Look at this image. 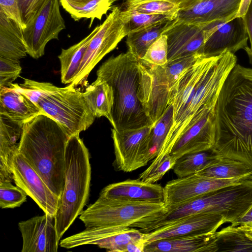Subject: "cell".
<instances>
[{
    "instance_id": "cell-1",
    "label": "cell",
    "mask_w": 252,
    "mask_h": 252,
    "mask_svg": "<svg viewBox=\"0 0 252 252\" xmlns=\"http://www.w3.org/2000/svg\"><path fill=\"white\" fill-rule=\"evenodd\" d=\"M211 150L252 169V69L236 64L221 87L215 107Z\"/></svg>"
},
{
    "instance_id": "cell-2",
    "label": "cell",
    "mask_w": 252,
    "mask_h": 252,
    "mask_svg": "<svg viewBox=\"0 0 252 252\" xmlns=\"http://www.w3.org/2000/svg\"><path fill=\"white\" fill-rule=\"evenodd\" d=\"M70 137L58 122L41 114L25 123L20 142L19 153L60 197L64 182L65 148Z\"/></svg>"
},
{
    "instance_id": "cell-3",
    "label": "cell",
    "mask_w": 252,
    "mask_h": 252,
    "mask_svg": "<svg viewBox=\"0 0 252 252\" xmlns=\"http://www.w3.org/2000/svg\"><path fill=\"white\" fill-rule=\"evenodd\" d=\"M139 63L127 51L110 57L96 72V79L106 82L112 89L111 124L117 131L153 125L138 96Z\"/></svg>"
},
{
    "instance_id": "cell-4",
    "label": "cell",
    "mask_w": 252,
    "mask_h": 252,
    "mask_svg": "<svg viewBox=\"0 0 252 252\" xmlns=\"http://www.w3.org/2000/svg\"><path fill=\"white\" fill-rule=\"evenodd\" d=\"M91 180L89 151L79 135L71 136L65 148L64 186L54 216L60 239L83 211Z\"/></svg>"
},
{
    "instance_id": "cell-5",
    "label": "cell",
    "mask_w": 252,
    "mask_h": 252,
    "mask_svg": "<svg viewBox=\"0 0 252 252\" xmlns=\"http://www.w3.org/2000/svg\"><path fill=\"white\" fill-rule=\"evenodd\" d=\"M252 205V180H246L208 192L175 208L151 224L148 231L202 213L220 215L226 222L231 223L241 218Z\"/></svg>"
},
{
    "instance_id": "cell-6",
    "label": "cell",
    "mask_w": 252,
    "mask_h": 252,
    "mask_svg": "<svg viewBox=\"0 0 252 252\" xmlns=\"http://www.w3.org/2000/svg\"><path fill=\"white\" fill-rule=\"evenodd\" d=\"M234 54L226 52L215 57L196 92L177 125L170 130L156 157L168 154L180 136L195 122L215 109L225 79L237 63Z\"/></svg>"
},
{
    "instance_id": "cell-7",
    "label": "cell",
    "mask_w": 252,
    "mask_h": 252,
    "mask_svg": "<svg viewBox=\"0 0 252 252\" xmlns=\"http://www.w3.org/2000/svg\"><path fill=\"white\" fill-rule=\"evenodd\" d=\"M167 212L164 202L124 201L99 197L82 211L79 219L86 227L124 226L142 230Z\"/></svg>"
},
{
    "instance_id": "cell-8",
    "label": "cell",
    "mask_w": 252,
    "mask_h": 252,
    "mask_svg": "<svg viewBox=\"0 0 252 252\" xmlns=\"http://www.w3.org/2000/svg\"><path fill=\"white\" fill-rule=\"evenodd\" d=\"M36 104L44 114L62 125L69 136L79 135L95 118L83 93L71 84L60 88L46 82Z\"/></svg>"
},
{
    "instance_id": "cell-9",
    "label": "cell",
    "mask_w": 252,
    "mask_h": 252,
    "mask_svg": "<svg viewBox=\"0 0 252 252\" xmlns=\"http://www.w3.org/2000/svg\"><path fill=\"white\" fill-rule=\"evenodd\" d=\"M90 40L83 58L79 72L73 82V86L87 84L90 73L98 63L114 50L128 34L126 17L118 6H114Z\"/></svg>"
},
{
    "instance_id": "cell-10",
    "label": "cell",
    "mask_w": 252,
    "mask_h": 252,
    "mask_svg": "<svg viewBox=\"0 0 252 252\" xmlns=\"http://www.w3.org/2000/svg\"><path fill=\"white\" fill-rule=\"evenodd\" d=\"M59 2V0H46L21 29L27 54L34 59L42 56L47 43L58 40L60 32L65 28Z\"/></svg>"
},
{
    "instance_id": "cell-11",
    "label": "cell",
    "mask_w": 252,
    "mask_h": 252,
    "mask_svg": "<svg viewBox=\"0 0 252 252\" xmlns=\"http://www.w3.org/2000/svg\"><path fill=\"white\" fill-rule=\"evenodd\" d=\"M152 126L117 131L111 129L116 171L130 172L154 159L151 145Z\"/></svg>"
},
{
    "instance_id": "cell-12",
    "label": "cell",
    "mask_w": 252,
    "mask_h": 252,
    "mask_svg": "<svg viewBox=\"0 0 252 252\" xmlns=\"http://www.w3.org/2000/svg\"><path fill=\"white\" fill-rule=\"evenodd\" d=\"M222 22L201 24L177 18L173 20L162 33L167 37L168 62L196 54L201 55L206 41Z\"/></svg>"
},
{
    "instance_id": "cell-13",
    "label": "cell",
    "mask_w": 252,
    "mask_h": 252,
    "mask_svg": "<svg viewBox=\"0 0 252 252\" xmlns=\"http://www.w3.org/2000/svg\"><path fill=\"white\" fill-rule=\"evenodd\" d=\"M139 98L153 125L168 105L170 90L165 66H146L139 62Z\"/></svg>"
},
{
    "instance_id": "cell-14",
    "label": "cell",
    "mask_w": 252,
    "mask_h": 252,
    "mask_svg": "<svg viewBox=\"0 0 252 252\" xmlns=\"http://www.w3.org/2000/svg\"><path fill=\"white\" fill-rule=\"evenodd\" d=\"M246 180L221 179L195 173L168 182L164 188V204L167 212L203 194Z\"/></svg>"
},
{
    "instance_id": "cell-15",
    "label": "cell",
    "mask_w": 252,
    "mask_h": 252,
    "mask_svg": "<svg viewBox=\"0 0 252 252\" xmlns=\"http://www.w3.org/2000/svg\"><path fill=\"white\" fill-rule=\"evenodd\" d=\"M14 182L37 204L45 214L55 216L60 197L55 194L41 177L19 153L12 162Z\"/></svg>"
},
{
    "instance_id": "cell-16",
    "label": "cell",
    "mask_w": 252,
    "mask_h": 252,
    "mask_svg": "<svg viewBox=\"0 0 252 252\" xmlns=\"http://www.w3.org/2000/svg\"><path fill=\"white\" fill-rule=\"evenodd\" d=\"M224 223V218L219 214L202 213L188 216L145 233V245L161 239L215 233Z\"/></svg>"
},
{
    "instance_id": "cell-17",
    "label": "cell",
    "mask_w": 252,
    "mask_h": 252,
    "mask_svg": "<svg viewBox=\"0 0 252 252\" xmlns=\"http://www.w3.org/2000/svg\"><path fill=\"white\" fill-rule=\"evenodd\" d=\"M23 244L22 252H57L60 240L54 217L45 214L18 223Z\"/></svg>"
},
{
    "instance_id": "cell-18",
    "label": "cell",
    "mask_w": 252,
    "mask_h": 252,
    "mask_svg": "<svg viewBox=\"0 0 252 252\" xmlns=\"http://www.w3.org/2000/svg\"><path fill=\"white\" fill-rule=\"evenodd\" d=\"M248 39L243 17H236L219 26L206 41L201 55L210 58L226 52L234 54L248 46Z\"/></svg>"
},
{
    "instance_id": "cell-19",
    "label": "cell",
    "mask_w": 252,
    "mask_h": 252,
    "mask_svg": "<svg viewBox=\"0 0 252 252\" xmlns=\"http://www.w3.org/2000/svg\"><path fill=\"white\" fill-rule=\"evenodd\" d=\"M215 137V109L195 122L178 138L169 154L175 160L189 154L209 150Z\"/></svg>"
},
{
    "instance_id": "cell-20",
    "label": "cell",
    "mask_w": 252,
    "mask_h": 252,
    "mask_svg": "<svg viewBox=\"0 0 252 252\" xmlns=\"http://www.w3.org/2000/svg\"><path fill=\"white\" fill-rule=\"evenodd\" d=\"M214 58H200L179 78L171 89L168 105L172 104L174 115L170 129L177 125L189 105Z\"/></svg>"
},
{
    "instance_id": "cell-21",
    "label": "cell",
    "mask_w": 252,
    "mask_h": 252,
    "mask_svg": "<svg viewBox=\"0 0 252 252\" xmlns=\"http://www.w3.org/2000/svg\"><path fill=\"white\" fill-rule=\"evenodd\" d=\"M99 197L124 201L164 202V188L159 184L127 179L109 184L100 191Z\"/></svg>"
},
{
    "instance_id": "cell-22",
    "label": "cell",
    "mask_w": 252,
    "mask_h": 252,
    "mask_svg": "<svg viewBox=\"0 0 252 252\" xmlns=\"http://www.w3.org/2000/svg\"><path fill=\"white\" fill-rule=\"evenodd\" d=\"M242 0H202L192 7L180 10L177 18L190 23L207 24L228 21L236 17Z\"/></svg>"
},
{
    "instance_id": "cell-23",
    "label": "cell",
    "mask_w": 252,
    "mask_h": 252,
    "mask_svg": "<svg viewBox=\"0 0 252 252\" xmlns=\"http://www.w3.org/2000/svg\"><path fill=\"white\" fill-rule=\"evenodd\" d=\"M24 124L0 114V182H14L12 162L19 153Z\"/></svg>"
},
{
    "instance_id": "cell-24",
    "label": "cell",
    "mask_w": 252,
    "mask_h": 252,
    "mask_svg": "<svg viewBox=\"0 0 252 252\" xmlns=\"http://www.w3.org/2000/svg\"><path fill=\"white\" fill-rule=\"evenodd\" d=\"M216 232L154 241L145 245L144 252H217Z\"/></svg>"
},
{
    "instance_id": "cell-25",
    "label": "cell",
    "mask_w": 252,
    "mask_h": 252,
    "mask_svg": "<svg viewBox=\"0 0 252 252\" xmlns=\"http://www.w3.org/2000/svg\"><path fill=\"white\" fill-rule=\"evenodd\" d=\"M0 114L13 120L25 124L43 114L41 109L12 83L0 87Z\"/></svg>"
},
{
    "instance_id": "cell-26",
    "label": "cell",
    "mask_w": 252,
    "mask_h": 252,
    "mask_svg": "<svg viewBox=\"0 0 252 252\" xmlns=\"http://www.w3.org/2000/svg\"><path fill=\"white\" fill-rule=\"evenodd\" d=\"M27 54L21 28L0 10V57L19 62Z\"/></svg>"
},
{
    "instance_id": "cell-27",
    "label": "cell",
    "mask_w": 252,
    "mask_h": 252,
    "mask_svg": "<svg viewBox=\"0 0 252 252\" xmlns=\"http://www.w3.org/2000/svg\"><path fill=\"white\" fill-rule=\"evenodd\" d=\"M98 25L86 37L69 48L62 49L58 58L61 64L62 83L70 84L77 76L89 43L97 32Z\"/></svg>"
},
{
    "instance_id": "cell-28",
    "label": "cell",
    "mask_w": 252,
    "mask_h": 252,
    "mask_svg": "<svg viewBox=\"0 0 252 252\" xmlns=\"http://www.w3.org/2000/svg\"><path fill=\"white\" fill-rule=\"evenodd\" d=\"M83 93L94 117H105L111 123L114 101L111 87L105 81L96 79Z\"/></svg>"
},
{
    "instance_id": "cell-29",
    "label": "cell",
    "mask_w": 252,
    "mask_h": 252,
    "mask_svg": "<svg viewBox=\"0 0 252 252\" xmlns=\"http://www.w3.org/2000/svg\"><path fill=\"white\" fill-rule=\"evenodd\" d=\"M197 173L217 179L252 180V169L245 163L219 156L211 165Z\"/></svg>"
},
{
    "instance_id": "cell-30",
    "label": "cell",
    "mask_w": 252,
    "mask_h": 252,
    "mask_svg": "<svg viewBox=\"0 0 252 252\" xmlns=\"http://www.w3.org/2000/svg\"><path fill=\"white\" fill-rule=\"evenodd\" d=\"M63 8L75 21L82 18L101 20L112 7L114 0H59Z\"/></svg>"
},
{
    "instance_id": "cell-31",
    "label": "cell",
    "mask_w": 252,
    "mask_h": 252,
    "mask_svg": "<svg viewBox=\"0 0 252 252\" xmlns=\"http://www.w3.org/2000/svg\"><path fill=\"white\" fill-rule=\"evenodd\" d=\"M172 20L129 32L126 40L128 51L137 60H141L150 46L162 34Z\"/></svg>"
},
{
    "instance_id": "cell-32",
    "label": "cell",
    "mask_w": 252,
    "mask_h": 252,
    "mask_svg": "<svg viewBox=\"0 0 252 252\" xmlns=\"http://www.w3.org/2000/svg\"><path fill=\"white\" fill-rule=\"evenodd\" d=\"M218 157L211 149L186 154L177 160L172 169L178 178L184 177L204 170Z\"/></svg>"
},
{
    "instance_id": "cell-33",
    "label": "cell",
    "mask_w": 252,
    "mask_h": 252,
    "mask_svg": "<svg viewBox=\"0 0 252 252\" xmlns=\"http://www.w3.org/2000/svg\"><path fill=\"white\" fill-rule=\"evenodd\" d=\"M217 252H252V240L237 226L229 225L216 232Z\"/></svg>"
},
{
    "instance_id": "cell-34",
    "label": "cell",
    "mask_w": 252,
    "mask_h": 252,
    "mask_svg": "<svg viewBox=\"0 0 252 252\" xmlns=\"http://www.w3.org/2000/svg\"><path fill=\"white\" fill-rule=\"evenodd\" d=\"M145 233L133 227H123L109 237L98 242L96 245L109 252H126L130 243L144 239Z\"/></svg>"
},
{
    "instance_id": "cell-35",
    "label": "cell",
    "mask_w": 252,
    "mask_h": 252,
    "mask_svg": "<svg viewBox=\"0 0 252 252\" xmlns=\"http://www.w3.org/2000/svg\"><path fill=\"white\" fill-rule=\"evenodd\" d=\"M173 107L169 104L160 118L152 126L151 131V152L154 159L160 152L173 123Z\"/></svg>"
},
{
    "instance_id": "cell-36",
    "label": "cell",
    "mask_w": 252,
    "mask_h": 252,
    "mask_svg": "<svg viewBox=\"0 0 252 252\" xmlns=\"http://www.w3.org/2000/svg\"><path fill=\"white\" fill-rule=\"evenodd\" d=\"M125 4V10L139 13L171 15L177 17L180 10L177 5L163 0L126 1Z\"/></svg>"
},
{
    "instance_id": "cell-37",
    "label": "cell",
    "mask_w": 252,
    "mask_h": 252,
    "mask_svg": "<svg viewBox=\"0 0 252 252\" xmlns=\"http://www.w3.org/2000/svg\"><path fill=\"white\" fill-rule=\"evenodd\" d=\"M126 17L128 33L172 20L177 17L171 15L150 14L123 9Z\"/></svg>"
},
{
    "instance_id": "cell-38",
    "label": "cell",
    "mask_w": 252,
    "mask_h": 252,
    "mask_svg": "<svg viewBox=\"0 0 252 252\" xmlns=\"http://www.w3.org/2000/svg\"><path fill=\"white\" fill-rule=\"evenodd\" d=\"M176 161L170 154L156 157L138 179L145 183H155L162 179L167 171L172 169Z\"/></svg>"
},
{
    "instance_id": "cell-39",
    "label": "cell",
    "mask_w": 252,
    "mask_h": 252,
    "mask_svg": "<svg viewBox=\"0 0 252 252\" xmlns=\"http://www.w3.org/2000/svg\"><path fill=\"white\" fill-rule=\"evenodd\" d=\"M167 37L162 34L148 48L143 58L139 61L146 66H163L167 62Z\"/></svg>"
},
{
    "instance_id": "cell-40",
    "label": "cell",
    "mask_w": 252,
    "mask_h": 252,
    "mask_svg": "<svg viewBox=\"0 0 252 252\" xmlns=\"http://www.w3.org/2000/svg\"><path fill=\"white\" fill-rule=\"evenodd\" d=\"M27 195L17 186L12 182H0V207L1 209H13L20 207L26 201Z\"/></svg>"
},
{
    "instance_id": "cell-41",
    "label": "cell",
    "mask_w": 252,
    "mask_h": 252,
    "mask_svg": "<svg viewBox=\"0 0 252 252\" xmlns=\"http://www.w3.org/2000/svg\"><path fill=\"white\" fill-rule=\"evenodd\" d=\"M201 58L203 57L200 54H196L174 60L164 65L170 90L179 78Z\"/></svg>"
},
{
    "instance_id": "cell-42",
    "label": "cell",
    "mask_w": 252,
    "mask_h": 252,
    "mask_svg": "<svg viewBox=\"0 0 252 252\" xmlns=\"http://www.w3.org/2000/svg\"><path fill=\"white\" fill-rule=\"evenodd\" d=\"M19 62L0 57V87L9 86L21 72Z\"/></svg>"
},
{
    "instance_id": "cell-43",
    "label": "cell",
    "mask_w": 252,
    "mask_h": 252,
    "mask_svg": "<svg viewBox=\"0 0 252 252\" xmlns=\"http://www.w3.org/2000/svg\"><path fill=\"white\" fill-rule=\"evenodd\" d=\"M0 10L23 29L26 27L21 14L18 0H0Z\"/></svg>"
},
{
    "instance_id": "cell-44",
    "label": "cell",
    "mask_w": 252,
    "mask_h": 252,
    "mask_svg": "<svg viewBox=\"0 0 252 252\" xmlns=\"http://www.w3.org/2000/svg\"><path fill=\"white\" fill-rule=\"evenodd\" d=\"M46 0H18L22 20L26 25Z\"/></svg>"
},
{
    "instance_id": "cell-45",
    "label": "cell",
    "mask_w": 252,
    "mask_h": 252,
    "mask_svg": "<svg viewBox=\"0 0 252 252\" xmlns=\"http://www.w3.org/2000/svg\"><path fill=\"white\" fill-rule=\"evenodd\" d=\"M243 18L250 41V47L248 46L244 50L248 56L250 63L252 64V0Z\"/></svg>"
},
{
    "instance_id": "cell-46",
    "label": "cell",
    "mask_w": 252,
    "mask_h": 252,
    "mask_svg": "<svg viewBox=\"0 0 252 252\" xmlns=\"http://www.w3.org/2000/svg\"><path fill=\"white\" fill-rule=\"evenodd\" d=\"M232 226H237L244 231L252 229V205L240 218L231 223Z\"/></svg>"
},
{
    "instance_id": "cell-47",
    "label": "cell",
    "mask_w": 252,
    "mask_h": 252,
    "mask_svg": "<svg viewBox=\"0 0 252 252\" xmlns=\"http://www.w3.org/2000/svg\"><path fill=\"white\" fill-rule=\"evenodd\" d=\"M149 0H127L131 2H139ZM177 5L180 10H184L192 7L202 0H163Z\"/></svg>"
},
{
    "instance_id": "cell-48",
    "label": "cell",
    "mask_w": 252,
    "mask_h": 252,
    "mask_svg": "<svg viewBox=\"0 0 252 252\" xmlns=\"http://www.w3.org/2000/svg\"><path fill=\"white\" fill-rule=\"evenodd\" d=\"M145 246L144 239L135 241L127 245L126 252H144Z\"/></svg>"
},
{
    "instance_id": "cell-49",
    "label": "cell",
    "mask_w": 252,
    "mask_h": 252,
    "mask_svg": "<svg viewBox=\"0 0 252 252\" xmlns=\"http://www.w3.org/2000/svg\"><path fill=\"white\" fill-rule=\"evenodd\" d=\"M252 0H242L236 17H243L246 14Z\"/></svg>"
},
{
    "instance_id": "cell-50",
    "label": "cell",
    "mask_w": 252,
    "mask_h": 252,
    "mask_svg": "<svg viewBox=\"0 0 252 252\" xmlns=\"http://www.w3.org/2000/svg\"><path fill=\"white\" fill-rule=\"evenodd\" d=\"M246 235L250 238L251 240H252V229L245 231Z\"/></svg>"
},
{
    "instance_id": "cell-51",
    "label": "cell",
    "mask_w": 252,
    "mask_h": 252,
    "mask_svg": "<svg viewBox=\"0 0 252 252\" xmlns=\"http://www.w3.org/2000/svg\"></svg>"
}]
</instances>
